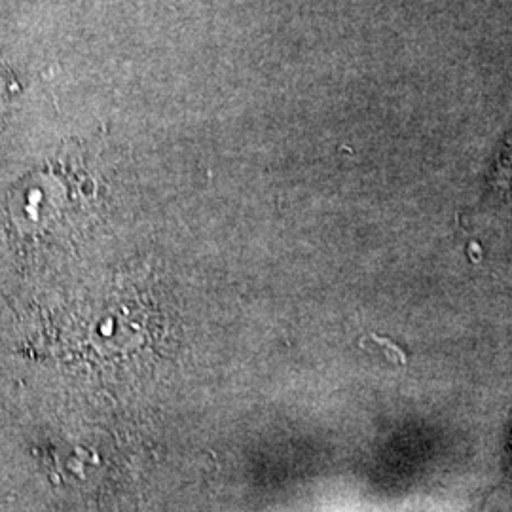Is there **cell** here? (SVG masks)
Listing matches in <instances>:
<instances>
[{
  "mask_svg": "<svg viewBox=\"0 0 512 512\" xmlns=\"http://www.w3.org/2000/svg\"><path fill=\"white\" fill-rule=\"evenodd\" d=\"M494 186L503 194H512V143L505 148L495 165Z\"/></svg>",
  "mask_w": 512,
  "mask_h": 512,
  "instance_id": "cell-1",
  "label": "cell"
}]
</instances>
